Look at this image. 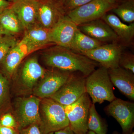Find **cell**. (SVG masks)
Wrapping results in <instances>:
<instances>
[{"label":"cell","instance_id":"6da1fadb","mask_svg":"<svg viewBox=\"0 0 134 134\" xmlns=\"http://www.w3.org/2000/svg\"><path fill=\"white\" fill-rule=\"evenodd\" d=\"M43 59L47 66L71 72H79L87 77L99 64L69 48L56 46L43 53Z\"/></svg>","mask_w":134,"mask_h":134},{"label":"cell","instance_id":"7a4b0ae2","mask_svg":"<svg viewBox=\"0 0 134 134\" xmlns=\"http://www.w3.org/2000/svg\"><path fill=\"white\" fill-rule=\"evenodd\" d=\"M39 110L41 134L54 133L69 126L64 106L52 99H41Z\"/></svg>","mask_w":134,"mask_h":134},{"label":"cell","instance_id":"3957f363","mask_svg":"<svg viewBox=\"0 0 134 134\" xmlns=\"http://www.w3.org/2000/svg\"><path fill=\"white\" fill-rule=\"evenodd\" d=\"M86 92L91 98L92 104H101L105 100L111 102L116 98L108 69L100 66L86 77Z\"/></svg>","mask_w":134,"mask_h":134},{"label":"cell","instance_id":"277c9868","mask_svg":"<svg viewBox=\"0 0 134 134\" xmlns=\"http://www.w3.org/2000/svg\"><path fill=\"white\" fill-rule=\"evenodd\" d=\"M92 104L90 96L85 92L75 103L63 106L70 127L75 134H87V122Z\"/></svg>","mask_w":134,"mask_h":134},{"label":"cell","instance_id":"5b68a950","mask_svg":"<svg viewBox=\"0 0 134 134\" xmlns=\"http://www.w3.org/2000/svg\"><path fill=\"white\" fill-rule=\"evenodd\" d=\"M41 99L34 95L17 99L15 103L14 116L19 130L34 124L39 125Z\"/></svg>","mask_w":134,"mask_h":134},{"label":"cell","instance_id":"8992f818","mask_svg":"<svg viewBox=\"0 0 134 134\" xmlns=\"http://www.w3.org/2000/svg\"><path fill=\"white\" fill-rule=\"evenodd\" d=\"M115 7L106 0H92L90 2L67 13L77 25L102 19Z\"/></svg>","mask_w":134,"mask_h":134},{"label":"cell","instance_id":"52a82bcc","mask_svg":"<svg viewBox=\"0 0 134 134\" xmlns=\"http://www.w3.org/2000/svg\"><path fill=\"white\" fill-rule=\"evenodd\" d=\"M86 79L80 72H73L66 82L50 98L63 106L73 104L86 92Z\"/></svg>","mask_w":134,"mask_h":134},{"label":"cell","instance_id":"ba28073f","mask_svg":"<svg viewBox=\"0 0 134 134\" xmlns=\"http://www.w3.org/2000/svg\"><path fill=\"white\" fill-rule=\"evenodd\" d=\"M72 73L53 68L46 70L33 89L34 96L40 99L50 98L66 82Z\"/></svg>","mask_w":134,"mask_h":134},{"label":"cell","instance_id":"9c48e42d","mask_svg":"<svg viewBox=\"0 0 134 134\" xmlns=\"http://www.w3.org/2000/svg\"><path fill=\"white\" fill-rule=\"evenodd\" d=\"M106 113L112 116L122 128V134H131L134 126V103L116 98L104 109Z\"/></svg>","mask_w":134,"mask_h":134},{"label":"cell","instance_id":"30bf717a","mask_svg":"<svg viewBox=\"0 0 134 134\" xmlns=\"http://www.w3.org/2000/svg\"><path fill=\"white\" fill-rule=\"evenodd\" d=\"M121 45L114 42L102 45L97 48L79 53L98 63L108 69L119 66V62L122 53Z\"/></svg>","mask_w":134,"mask_h":134},{"label":"cell","instance_id":"8fae6325","mask_svg":"<svg viewBox=\"0 0 134 134\" xmlns=\"http://www.w3.org/2000/svg\"><path fill=\"white\" fill-rule=\"evenodd\" d=\"M77 29L78 26L67 15H64L55 26L50 30V43L69 48Z\"/></svg>","mask_w":134,"mask_h":134},{"label":"cell","instance_id":"7c38bea8","mask_svg":"<svg viewBox=\"0 0 134 134\" xmlns=\"http://www.w3.org/2000/svg\"><path fill=\"white\" fill-rule=\"evenodd\" d=\"M46 70L39 64L36 57L26 60L19 74V83L23 90L32 92L39 81L44 76Z\"/></svg>","mask_w":134,"mask_h":134},{"label":"cell","instance_id":"4fadbf2b","mask_svg":"<svg viewBox=\"0 0 134 134\" xmlns=\"http://www.w3.org/2000/svg\"><path fill=\"white\" fill-rule=\"evenodd\" d=\"M65 15L57 1H38L37 21L46 29H53Z\"/></svg>","mask_w":134,"mask_h":134},{"label":"cell","instance_id":"5bb4252c","mask_svg":"<svg viewBox=\"0 0 134 134\" xmlns=\"http://www.w3.org/2000/svg\"><path fill=\"white\" fill-rule=\"evenodd\" d=\"M78 28L83 33L100 42H116L119 39L111 28L102 19L80 25Z\"/></svg>","mask_w":134,"mask_h":134},{"label":"cell","instance_id":"9a60e30c","mask_svg":"<svg viewBox=\"0 0 134 134\" xmlns=\"http://www.w3.org/2000/svg\"><path fill=\"white\" fill-rule=\"evenodd\" d=\"M38 4V0H18L10 7L20 20L25 30L37 23Z\"/></svg>","mask_w":134,"mask_h":134},{"label":"cell","instance_id":"2e32d148","mask_svg":"<svg viewBox=\"0 0 134 134\" xmlns=\"http://www.w3.org/2000/svg\"><path fill=\"white\" fill-rule=\"evenodd\" d=\"M112 83L127 97L134 100V74L121 67L108 69Z\"/></svg>","mask_w":134,"mask_h":134},{"label":"cell","instance_id":"e0dca14e","mask_svg":"<svg viewBox=\"0 0 134 134\" xmlns=\"http://www.w3.org/2000/svg\"><path fill=\"white\" fill-rule=\"evenodd\" d=\"M49 32L50 30L37 23L25 30L24 36L19 43L31 53L50 43Z\"/></svg>","mask_w":134,"mask_h":134},{"label":"cell","instance_id":"ac0fdd59","mask_svg":"<svg viewBox=\"0 0 134 134\" xmlns=\"http://www.w3.org/2000/svg\"><path fill=\"white\" fill-rule=\"evenodd\" d=\"M30 53L27 48L19 41L1 63L5 76L9 78L12 77L23 60Z\"/></svg>","mask_w":134,"mask_h":134},{"label":"cell","instance_id":"d6986e66","mask_svg":"<svg viewBox=\"0 0 134 134\" xmlns=\"http://www.w3.org/2000/svg\"><path fill=\"white\" fill-rule=\"evenodd\" d=\"M102 19L111 28L118 38L125 44L130 43L134 37V23H124L116 15L113 14L105 15Z\"/></svg>","mask_w":134,"mask_h":134},{"label":"cell","instance_id":"ffe728a7","mask_svg":"<svg viewBox=\"0 0 134 134\" xmlns=\"http://www.w3.org/2000/svg\"><path fill=\"white\" fill-rule=\"evenodd\" d=\"M0 24L9 35L15 36L25 31L20 20L10 7L0 14Z\"/></svg>","mask_w":134,"mask_h":134},{"label":"cell","instance_id":"44dd1931","mask_svg":"<svg viewBox=\"0 0 134 134\" xmlns=\"http://www.w3.org/2000/svg\"><path fill=\"white\" fill-rule=\"evenodd\" d=\"M102 45V42L83 33L78 28L69 49L80 53L93 50Z\"/></svg>","mask_w":134,"mask_h":134},{"label":"cell","instance_id":"7402d4cb","mask_svg":"<svg viewBox=\"0 0 134 134\" xmlns=\"http://www.w3.org/2000/svg\"><path fill=\"white\" fill-rule=\"evenodd\" d=\"M87 127L88 131H92L97 134L107 133L108 126L99 115L95 104L92 103L89 110Z\"/></svg>","mask_w":134,"mask_h":134},{"label":"cell","instance_id":"603a6c76","mask_svg":"<svg viewBox=\"0 0 134 134\" xmlns=\"http://www.w3.org/2000/svg\"><path fill=\"white\" fill-rule=\"evenodd\" d=\"M124 21L133 23L134 21V0H127L111 10Z\"/></svg>","mask_w":134,"mask_h":134},{"label":"cell","instance_id":"cb8c5ba5","mask_svg":"<svg viewBox=\"0 0 134 134\" xmlns=\"http://www.w3.org/2000/svg\"><path fill=\"white\" fill-rule=\"evenodd\" d=\"M9 83L7 77L0 72V113L9 105Z\"/></svg>","mask_w":134,"mask_h":134},{"label":"cell","instance_id":"d4e9b609","mask_svg":"<svg viewBox=\"0 0 134 134\" xmlns=\"http://www.w3.org/2000/svg\"><path fill=\"white\" fill-rule=\"evenodd\" d=\"M19 42L15 36L12 35H5L0 38V63Z\"/></svg>","mask_w":134,"mask_h":134},{"label":"cell","instance_id":"484cf974","mask_svg":"<svg viewBox=\"0 0 134 134\" xmlns=\"http://www.w3.org/2000/svg\"><path fill=\"white\" fill-rule=\"evenodd\" d=\"M92 0H58L61 8L65 15L73 10L85 5Z\"/></svg>","mask_w":134,"mask_h":134},{"label":"cell","instance_id":"4316f807","mask_svg":"<svg viewBox=\"0 0 134 134\" xmlns=\"http://www.w3.org/2000/svg\"><path fill=\"white\" fill-rule=\"evenodd\" d=\"M119 66L134 74V55L130 53H122L120 58Z\"/></svg>","mask_w":134,"mask_h":134},{"label":"cell","instance_id":"83f0119b","mask_svg":"<svg viewBox=\"0 0 134 134\" xmlns=\"http://www.w3.org/2000/svg\"><path fill=\"white\" fill-rule=\"evenodd\" d=\"M0 126L19 130L18 124L14 116L10 113L3 114L1 116Z\"/></svg>","mask_w":134,"mask_h":134},{"label":"cell","instance_id":"f1b7e54d","mask_svg":"<svg viewBox=\"0 0 134 134\" xmlns=\"http://www.w3.org/2000/svg\"><path fill=\"white\" fill-rule=\"evenodd\" d=\"M18 134H41L38 125L34 124L19 130Z\"/></svg>","mask_w":134,"mask_h":134},{"label":"cell","instance_id":"f546056e","mask_svg":"<svg viewBox=\"0 0 134 134\" xmlns=\"http://www.w3.org/2000/svg\"><path fill=\"white\" fill-rule=\"evenodd\" d=\"M19 130L0 126V134H18Z\"/></svg>","mask_w":134,"mask_h":134},{"label":"cell","instance_id":"4dcf8cb0","mask_svg":"<svg viewBox=\"0 0 134 134\" xmlns=\"http://www.w3.org/2000/svg\"><path fill=\"white\" fill-rule=\"evenodd\" d=\"M12 4V3L6 0H0V14L5 10L10 7Z\"/></svg>","mask_w":134,"mask_h":134},{"label":"cell","instance_id":"1f68e13d","mask_svg":"<svg viewBox=\"0 0 134 134\" xmlns=\"http://www.w3.org/2000/svg\"><path fill=\"white\" fill-rule=\"evenodd\" d=\"M54 134H75L69 126L59 131L54 132Z\"/></svg>","mask_w":134,"mask_h":134},{"label":"cell","instance_id":"d6a6232c","mask_svg":"<svg viewBox=\"0 0 134 134\" xmlns=\"http://www.w3.org/2000/svg\"><path fill=\"white\" fill-rule=\"evenodd\" d=\"M9 35V34H8L7 32L5 31V30L3 29L2 26L0 24V38L5 35Z\"/></svg>","mask_w":134,"mask_h":134},{"label":"cell","instance_id":"836d02e7","mask_svg":"<svg viewBox=\"0 0 134 134\" xmlns=\"http://www.w3.org/2000/svg\"><path fill=\"white\" fill-rule=\"evenodd\" d=\"M106 1L108 2L110 4L115 5V3L118 1V0H106Z\"/></svg>","mask_w":134,"mask_h":134},{"label":"cell","instance_id":"e575fe53","mask_svg":"<svg viewBox=\"0 0 134 134\" xmlns=\"http://www.w3.org/2000/svg\"><path fill=\"white\" fill-rule=\"evenodd\" d=\"M6 1H8L9 2H10L13 3L17 1L18 0H6Z\"/></svg>","mask_w":134,"mask_h":134},{"label":"cell","instance_id":"d590c367","mask_svg":"<svg viewBox=\"0 0 134 134\" xmlns=\"http://www.w3.org/2000/svg\"><path fill=\"white\" fill-rule=\"evenodd\" d=\"M87 134H97L96 133H94V132H92V131H88V133H87Z\"/></svg>","mask_w":134,"mask_h":134},{"label":"cell","instance_id":"8d00e7d4","mask_svg":"<svg viewBox=\"0 0 134 134\" xmlns=\"http://www.w3.org/2000/svg\"><path fill=\"white\" fill-rule=\"evenodd\" d=\"M113 134H120L119 133H118V132H116V131H115V132H113ZM131 134H134V132H132V133Z\"/></svg>","mask_w":134,"mask_h":134},{"label":"cell","instance_id":"74e56055","mask_svg":"<svg viewBox=\"0 0 134 134\" xmlns=\"http://www.w3.org/2000/svg\"><path fill=\"white\" fill-rule=\"evenodd\" d=\"M47 134H54V132H52V133H49Z\"/></svg>","mask_w":134,"mask_h":134},{"label":"cell","instance_id":"f35d334b","mask_svg":"<svg viewBox=\"0 0 134 134\" xmlns=\"http://www.w3.org/2000/svg\"><path fill=\"white\" fill-rule=\"evenodd\" d=\"M38 1H44V0H38ZM54 1H58V0H54Z\"/></svg>","mask_w":134,"mask_h":134}]
</instances>
